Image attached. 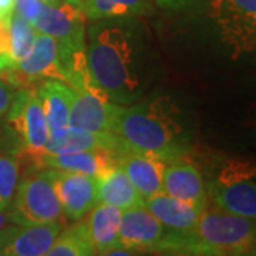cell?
I'll return each mask as SVG.
<instances>
[{
	"label": "cell",
	"instance_id": "cell-5",
	"mask_svg": "<svg viewBox=\"0 0 256 256\" xmlns=\"http://www.w3.org/2000/svg\"><path fill=\"white\" fill-rule=\"evenodd\" d=\"M8 218L16 225L60 222L63 210L46 170L28 175L18 184Z\"/></svg>",
	"mask_w": 256,
	"mask_h": 256
},
{
	"label": "cell",
	"instance_id": "cell-26",
	"mask_svg": "<svg viewBox=\"0 0 256 256\" xmlns=\"http://www.w3.org/2000/svg\"><path fill=\"white\" fill-rule=\"evenodd\" d=\"M16 87L18 86H14L13 82L0 77V120L6 117V114L9 111L13 98L16 96V92H18Z\"/></svg>",
	"mask_w": 256,
	"mask_h": 256
},
{
	"label": "cell",
	"instance_id": "cell-6",
	"mask_svg": "<svg viewBox=\"0 0 256 256\" xmlns=\"http://www.w3.org/2000/svg\"><path fill=\"white\" fill-rule=\"evenodd\" d=\"M6 117L23 151L32 156L44 152L48 141V126L36 92L28 88L18 90Z\"/></svg>",
	"mask_w": 256,
	"mask_h": 256
},
{
	"label": "cell",
	"instance_id": "cell-13",
	"mask_svg": "<svg viewBox=\"0 0 256 256\" xmlns=\"http://www.w3.org/2000/svg\"><path fill=\"white\" fill-rule=\"evenodd\" d=\"M162 192L190 204L201 206L208 205V194L201 171L195 165L182 161V158L170 161L165 165Z\"/></svg>",
	"mask_w": 256,
	"mask_h": 256
},
{
	"label": "cell",
	"instance_id": "cell-4",
	"mask_svg": "<svg viewBox=\"0 0 256 256\" xmlns=\"http://www.w3.org/2000/svg\"><path fill=\"white\" fill-rule=\"evenodd\" d=\"M256 168L252 161L226 160L212 175L208 184L210 200L216 208L256 218Z\"/></svg>",
	"mask_w": 256,
	"mask_h": 256
},
{
	"label": "cell",
	"instance_id": "cell-9",
	"mask_svg": "<svg viewBox=\"0 0 256 256\" xmlns=\"http://www.w3.org/2000/svg\"><path fill=\"white\" fill-rule=\"evenodd\" d=\"M37 33L52 36L60 43L86 40V14L80 0H53L43 3L33 23Z\"/></svg>",
	"mask_w": 256,
	"mask_h": 256
},
{
	"label": "cell",
	"instance_id": "cell-23",
	"mask_svg": "<svg viewBox=\"0 0 256 256\" xmlns=\"http://www.w3.org/2000/svg\"><path fill=\"white\" fill-rule=\"evenodd\" d=\"M9 34L10 57L14 64H18L28 54L37 32L30 22L13 10L9 14Z\"/></svg>",
	"mask_w": 256,
	"mask_h": 256
},
{
	"label": "cell",
	"instance_id": "cell-18",
	"mask_svg": "<svg viewBox=\"0 0 256 256\" xmlns=\"http://www.w3.org/2000/svg\"><path fill=\"white\" fill-rule=\"evenodd\" d=\"M122 210L108 205L96 204L87 220L84 222L96 249L97 256H102L108 250L118 246V230Z\"/></svg>",
	"mask_w": 256,
	"mask_h": 256
},
{
	"label": "cell",
	"instance_id": "cell-17",
	"mask_svg": "<svg viewBox=\"0 0 256 256\" xmlns=\"http://www.w3.org/2000/svg\"><path fill=\"white\" fill-rule=\"evenodd\" d=\"M122 142L114 132H92L82 130L68 128L62 136L48 138L44 152L46 154H63L88 150H110L118 154Z\"/></svg>",
	"mask_w": 256,
	"mask_h": 256
},
{
	"label": "cell",
	"instance_id": "cell-27",
	"mask_svg": "<svg viewBox=\"0 0 256 256\" xmlns=\"http://www.w3.org/2000/svg\"><path fill=\"white\" fill-rule=\"evenodd\" d=\"M0 54L10 56L9 16L0 18Z\"/></svg>",
	"mask_w": 256,
	"mask_h": 256
},
{
	"label": "cell",
	"instance_id": "cell-14",
	"mask_svg": "<svg viewBox=\"0 0 256 256\" xmlns=\"http://www.w3.org/2000/svg\"><path fill=\"white\" fill-rule=\"evenodd\" d=\"M117 165L124 170L142 200L162 192V174L166 165L164 160L131 151L122 146L117 154Z\"/></svg>",
	"mask_w": 256,
	"mask_h": 256
},
{
	"label": "cell",
	"instance_id": "cell-15",
	"mask_svg": "<svg viewBox=\"0 0 256 256\" xmlns=\"http://www.w3.org/2000/svg\"><path fill=\"white\" fill-rule=\"evenodd\" d=\"M144 206L150 210L165 228L172 232L185 234L191 230L201 216L202 210L206 206L176 200L164 192H158L156 195L144 200Z\"/></svg>",
	"mask_w": 256,
	"mask_h": 256
},
{
	"label": "cell",
	"instance_id": "cell-16",
	"mask_svg": "<svg viewBox=\"0 0 256 256\" xmlns=\"http://www.w3.org/2000/svg\"><path fill=\"white\" fill-rule=\"evenodd\" d=\"M36 92L48 126V138L62 136L68 130V114L74 90L60 80L46 78Z\"/></svg>",
	"mask_w": 256,
	"mask_h": 256
},
{
	"label": "cell",
	"instance_id": "cell-32",
	"mask_svg": "<svg viewBox=\"0 0 256 256\" xmlns=\"http://www.w3.org/2000/svg\"><path fill=\"white\" fill-rule=\"evenodd\" d=\"M238 256H256L255 254V248H252V249H249L246 252H242V254H239Z\"/></svg>",
	"mask_w": 256,
	"mask_h": 256
},
{
	"label": "cell",
	"instance_id": "cell-19",
	"mask_svg": "<svg viewBox=\"0 0 256 256\" xmlns=\"http://www.w3.org/2000/svg\"><path fill=\"white\" fill-rule=\"evenodd\" d=\"M97 204H108L121 210L144 205L141 194L121 166H116L97 178Z\"/></svg>",
	"mask_w": 256,
	"mask_h": 256
},
{
	"label": "cell",
	"instance_id": "cell-7",
	"mask_svg": "<svg viewBox=\"0 0 256 256\" xmlns=\"http://www.w3.org/2000/svg\"><path fill=\"white\" fill-rule=\"evenodd\" d=\"M174 232L165 228L144 205L121 212L118 246L144 252H161L171 248Z\"/></svg>",
	"mask_w": 256,
	"mask_h": 256
},
{
	"label": "cell",
	"instance_id": "cell-33",
	"mask_svg": "<svg viewBox=\"0 0 256 256\" xmlns=\"http://www.w3.org/2000/svg\"><path fill=\"white\" fill-rule=\"evenodd\" d=\"M43 3H48V2H53V0H42Z\"/></svg>",
	"mask_w": 256,
	"mask_h": 256
},
{
	"label": "cell",
	"instance_id": "cell-21",
	"mask_svg": "<svg viewBox=\"0 0 256 256\" xmlns=\"http://www.w3.org/2000/svg\"><path fill=\"white\" fill-rule=\"evenodd\" d=\"M86 18H137L152 10L151 0H80Z\"/></svg>",
	"mask_w": 256,
	"mask_h": 256
},
{
	"label": "cell",
	"instance_id": "cell-12",
	"mask_svg": "<svg viewBox=\"0 0 256 256\" xmlns=\"http://www.w3.org/2000/svg\"><path fill=\"white\" fill-rule=\"evenodd\" d=\"M33 158L37 164L43 165L44 168L78 172L92 176L96 180L117 166V152L110 150H88L63 154L43 152Z\"/></svg>",
	"mask_w": 256,
	"mask_h": 256
},
{
	"label": "cell",
	"instance_id": "cell-22",
	"mask_svg": "<svg viewBox=\"0 0 256 256\" xmlns=\"http://www.w3.org/2000/svg\"><path fill=\"white\" fill-rule=\"evenodd\" d=\"M44 256H97L84 222L63 228Z\"/></svg>",
	"mask_w": 256,
	"mask_h": 256
},
{
	"label": "cell",
	"instance_id": "cell-29",
	"mask_svg": "<svg viewBox=\"0 0 256 256\" xmlns=\"http://www.w3.org/2000/svg\"><path fill=\"white\" fill-rule=\"evenodd\" d=\"M156 256H218L208 252H200V250H191V249H168L161 250Z\"/></svg>",
	"mask_w": 256,
	"mask_h": 256
},
{
	"label": "cell",
	"instance_id": "cell-25",
	"mask_svg": "<svg viewBox=\"0 0 256 256\" xmlns=\"http://www.w3.org/2000/svg\"><path fill=\"white\" fill-rule=\"evenodd\" d=\"M42 6H43L42 0H16L14 10L33 24L42 12Z\"/></svg>",
	"mask_w": 256,
	"mask_h": 256
},
{
	"label": "cell",
	"instance_id": "cell-24",
	"mask_svg": "<svg viewBox=\"0 0 256 256\" xmlns=\"http://www.w3.org/2000/svg\"><path fill=\"white\" fill-rule=\"evenodd\" d=\"M18 164L12 156H0V210L9 208L18 186Z\"/></svg>",
	"mask_w": 256,
	"mask_h": 256
},
{
	"label": "cell",
	"instance_id": "cell-20",
	"mask_svg": "<svg viewBox=\"0 0 256 256\" xmlns=\"http://www.w3.org/2000/svg\"><path fill=\"white\" fill-rule=\"evenodd\" d=\"M58 42L52 36L37 33L28 54L16 64L14 73L23 77H44L57 80Z\"/></svg>",
	"mask_w": 256,
	"mask_h": 256
},
{
	"label": "cell",
	"instance_id": "cell-30",
	"mask_svg": "<svg viewBox=\"0 0 256 256\" xmlns=\"http://www.w3.org/2000/svg\"><path fill=\"white\" fill-rule=\"evenodd\" d=\"M16 0H0V18L9 16L14 10Z\"/></svg>",
	"mask_w": 256,
	"mask_h": 256
},
{
	"label": "cell",
	"instance_id": "cell-8",
	"mask_svg": "<svg viewBox=\"0 0 256 256\" xmlns=\"http://www.w3.org/2000/svg\"><path fill=\"white\" fill-rule=\"evenodd\" d=\"M57 200L68 220H80L97 204V181L88 175L47 168Z\"/></svg>",
	"mask_w": 256,
	"mask_h": 256
},
{
	"label": "cell",
	"instance_id": "cell-11",
	"mask_svg": "<svg viewBox=\"0 0 256 256\" xmlns=\"http://www.w3.org/2000/svg\"><path fill=\"white\" fill-rule=\"evenodd\" d=\"M122 106L114 104L101 94L74 92L68 114V128L92 132H112Z\"/></svg>",
	"mask_w": 256,
	"mask_h": 256
},
{
	"label": "cell",
	"instance_id": "cell-31",
	"mask_svg": "<svg viewBox=\"0 0 256 256\" xmlns=\"http://www.w3.org/2000/svg\"><path fill=\"white\" fill-rule=\"evenodd\" d=\"M8 220H9V218H8V214H4V210H0V229L3 228V226L8 224Z\"/></svg>",
	"mask_w": 256,
	"mask_h": 256
},
{
	"label": "cell",
	"instance_id": "cell-28",
	"mask_svg": "<svg viewBox=\"0 0 256 256\" xmlns=\"http://www.w3.org/2000/svg\"><path fill=\"white\" fill-rule=\"evenodd\" d=\"M158 252H144V250H136V249H127V248H114L108 250L102 256H156Z\"/></svg>",
	"mask_w": 256,
	"mask_h": 256
},
{
	"label": "cell",
	"instance_id": "cell-10",
	"mask_svg": "<svg viewBox=\"0 0 256 256\" xmlns=\"http://www.w3.org/2000/svg\"><path fill=\"white\" fill-rule=\"evenodd\" d=\"M63 228L62 222L4 225L0 229V256H44Z\"/></svg>",
	"mask_w": 256,
	"mask_h": 256
},
{
	"label": "cell",
	"instance_id": "cell-3",
	"mask_svg": "<svg viewBox=\"0 0 256 256\" xmlns=\"http://www.w3.org/2000/svg\"><path fill=\"white\" fill-rule=\"evenodd\" d=\"M255 220L206 206L191 230L185 234L175 232L172 249H191L218 256H238L255 248Z\"/></svg>",
	"mask_w": 256,
	"mask_h": 256
},
{
	"label": "cell",
	"instance_id": "cell-1",
	"mask_svg": "<svg viewBox=\"0 0 256 256\" xmlns=\"http://www.w3.org/2000/svg\"><path fill=\"white\" fill-rule=\"evenodd\" d=\"M151 48L136 18L96 20L87 30L86 56L97 90L118 106L146 98L158 74Z\"/></svg>",
	"mask_w": 256,
	"mask_h": 256
},
{
	"label": "cell",
	"instance_id": "cell-2",
	"mask_svg": "<svg viewBox=\"0 0 256 256\" xmlns=\"http://www.w3.org/2000/svg\"><path fill=\"white\" fill-rule=\"evenodd\" d=\"M112 132L124 148L166 162L184 158L192 148L191 130L185 124L182 110L170 97H146L122 106Z\"/></svg>",
	"mask_w": 256,
	"mask_h": 256
}]
</instances>
